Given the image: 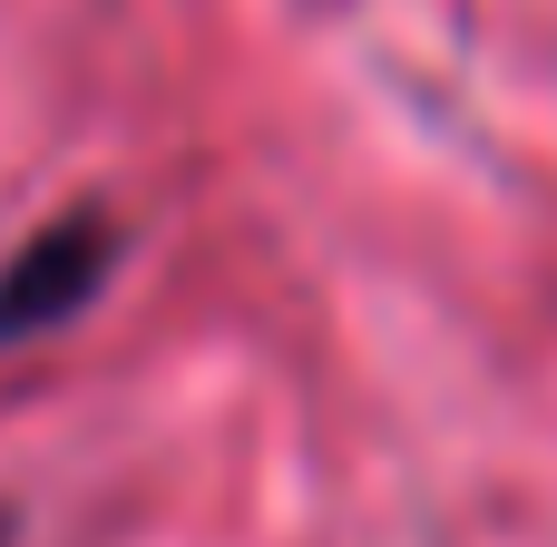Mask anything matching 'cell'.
<instances>
[{
	"label": "cell",
	"instance_id": "obj_2",
	"mask_svg": "<svg viewBox=\"0 0 557 547\" xmlns=\"http://www.w3.org/2000/svg\"><path fill=\"white\" fill-rule=\"evenodd\" d=\"M0 547H10V509H0Z\"/></svg>",
	"mask_w": 557,
	"mask_h": 547
},
{
	"label": "cell",
	"instance_id": "obj_1",
	"mask_svg": "<svg viewBox=\"0 0 557 547\" xmlns=\"http://www.w3.org/2000/svg\"><path fill=\"white\" fill-rule=\"evenodd\" d=\"M117 264H127V215L117 206H69V215L29 225L0 264V352L78 323L117 284Z\"/></svg>",
	"mask_w": 557,
	"mask_h": 547
}]
</instances>
